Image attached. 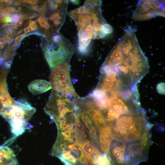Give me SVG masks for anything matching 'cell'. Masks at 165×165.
Masks as SVG:
<instances>
[{"instance_id": "6da1fadb", "label": "cell", "mask_w": 165, "mask_h": 165, "mask_svg": "<svg viewBox=\"0 0 165 165\" xmlns=\"http://www.w3.org/2000/svg\"><path fill=\"white\" fill-rule=\"evenodd\" d=\"M114 72L123 85L132 88L149 72L148 60L130 27L116 43L103 64Z\"/></svg>"}, {"instance_id": "7a4b0ae2", "label": "cell", "mask_w": 165, "mask_h": 165, "mask_svg": "<svg viewBox=\"0 0 165 165\" xmlns=\"http://www.w3.org/2000/svg\"><path fill=\"white\" fill-rule=\"evenodd\" d=\"M101 3V0H86L82 6L68 13L76 25L78 37L91 41L103 38L112 32V27L102 15Z\"/></svg>"}, {"instance_id": "3957f363", "label": "cell", "mask_w": 165, "mask_h": 165, "mask_svg": "<svg viewBox=\"0 0 165 165\" xmlns=\"http://www.w3.org/2000/svg\"><path fill=\"white\" fill-rule=\"evenodd\" d=\"M109 126L114 138L123 143L140 141L148 130L145 114L139 107L121 115Z\"/></svg>"}, {"instance_id": "277c9868", "label": "cell", "mask_w": 165, "mask_h": 165, "mask_svg": "<svg viewBox=\"0 0 165 165\" xmlns=\"http://www.w3.org/2000/svg\"><path fill=\"white\" fill-rule=\"evenodd\" d=\"M35 109L23 100L15 101L11 105L4 108L0 114L10 124L11 132L17 137L28 129V121L35 112Z\"/></svg>"}, {"instance_id": "5b68a950", "label": "cell", "mask_w": 165, "mask_h": 165, "mask_svg": "<svg viewBox=\"0 0 165 165\" xmlns=\"http://www.w3.org/2000/svg\"><path fill=\"white\" fill-rule=\"evenodd\" d=\"M46 60L52 71L59 64L69 63L75 52L73 44L61 33L46 43L43 48Z\"/></svg>"}, {"instance_id": "8992f818", "label": "cell", "mask_w": 165, "mask_h": 165, "mask_svg": "<svg viewBox=\"0 0 165 165\" xmlns=\"http://www.w3.org/2000/svg\"><path fill=\"white\" fill-rule=\"evenodd\" d=\"M78 106L68 98L53 90L44 109L55 122L64 120L74 115Z\"/></svg>"}, {"instance_id": "52a82bcc", "label": "cell", "mask_w": 165, "mask_h": 165, "mask_svg": "<svg viewBox=\"0 0 165 165\" xmlns=\"http://www.w3.org/2000/svg\"><path fill=\"white\" fill-rule=\"evenodd\" d=\"M69 63L59 64L52 71L49 76L53 90L67 97H79L73 88L71 80Z\"/></svg>"}, {"instance_id": "ba28073f", "label": "cell", "mask_w": 165, "mask_h": 165, "mask_svg": "<svg viewBox=\"0 0 165 165\" xmlns=\"http://www.w3.org/2000/svg\"><path fill=\"white\" fill-rule=\"evenodd\" d=\"M51 154L65 165H81L85 159L82 148L76 142L54 143Z\"/></svg>"}, {"instance_id": "9c48e42d", "label": "cell", "mask_w": 165, "mask_h": 165, "mask_svg": "<svg viewBox=\"0 0 165 165\" xmlns=\"http://www.w3.org/2000/svg\"><path fill=\"white\" fill-rule=\"evenodd\" d=\"M164 16L163 1L140 0L133 13L132 18L136 20H145L157 16Z\"/></svg>"}, {"instance_id": "30bf717a", "label": "cell", "mask_w": 165, "mask_h": 165, "mask_svg": "<svg viewBox=\"0 0 165 165\" xmlns=\"http://www.w3.org/2000/svg\"><path fill=\"white\" fill-rule=\"evenodd\" d=\"M100 72L99 81L96 88L108 94L119 92L127 88L116 73L109 68L102 65Z\"/></svg>"}, {"instance_id": "8fae6325", "label": "cell", "mask_w": 165, "mask_h": 165, "mask_svg": "<svg viewBox=\"0 0 165 165\" xmlns=\"http://www.w3.org/2000/svg\"><path fill=\"white\" fill-rule=\"evenodd\" d=\"M78 117L88 134L92 143L98 144L97 128L92 118L86 112H81L77 114Z\"/></svg>"}, {"instance_id": "7c38bea8", "label": "cell", "mask_w": 165, "mask_h": 165, "mask_svg": "<svg viewBox=\"0 0 165 165\" xmlns=\"http://www.w3.org/2000/svg\"><path fill=\"white\" fill-rule=\"evenodd\" d=\"M99 138L101 149L105 154H108L111 143L114 138L109 125H107L100 129Z\"/></svg>"}, {"instance_id": "4fadbf2b", "label": "cell", "mask_w": 165, "mask_h": 165, "mask_svg": "<svg viewBox=\"0 0 165 165\" xmlns=\"http://www.w3.org/2000/svg\"><path fill=\"white\" fill-rule=\"evenodd\" d=\"M52 89L50 82L43 79L34 80L28 86V90L34 95L44 93Z\"/></svg>"}, {"instance_id": "5bb4252c", "label": "cell", "mask_w": 165, "mask_h": 165, "mask_svg": "<svg viewBox=\"0 0 165 165\" xmlns=\"http://www.w3.org/2000/svg\"><path fill=\"white\" fill-rule=\"evenodd\" d=\"M93 120L96 128L100 129L107 125V121L102 113L96 108L86 112Z\"/></svg>"}, {"instance_id": "9a60e30c", "label": "cell", "mask_w": 165, "mask_h": 165, "mask_svg": "<svg viewBox=\"0 0 165 165\" xmlns=\"http://www.w3.org/2000/svg\"><path fill=\"white\" fill-rule=\"evenodd\" d=\"M16 159V156L11 149L7 146L0 147V165L7 164Z\"/></svg>"}, {"instance_id": "2e32d148", "label": "cell", "mask_w": 165, "mask_h": 165, "mask_svg": "<svg viewBox=\"0 0 165 165\" xmlns=\"http://www.w3.org/2000/svg\"><path fill=\"white\" fill-rule=\"evenodd\" d=\"M11 19L12 21L16 23L20 19V15H18L17 14H14L11 15Z\"/></svg>"}, {"instance_id": "e0dca14e", "label": "cell", "mask_w": 165, "mask_h": 165, "mask_svg": "<svg viewBox=\"0 0 165 165\" xmlns=\"http://www.w3.org/2000/svg\"><path fill=\"white\" fill-rule=\"evenodd\" d=\"M29 26L31 27L32 31L35 30L38 27L36 23L34 21H31L29 23Z\"/></svg>"}, {"instance_id": "ac0fdd59", "label": "cell", "mask_w": 165, "mask_h": 165, "mask_svg": "<svg viewBox=\"0 0 165 165\" xmlns=\"http://www.w3.org/2000/svg\"><path fill=\"white\" fill-rule=\"evenodd\" d=\"M4 165H18V163L16 159L13 162Z\"/></svg>"}, {"instance_id": "d6986e66", "label": "cell", "mask_w": 165, "mask_h": 165, "mask_svg": "<svg viewBox=\"0 0 165 165\" xmlns=\"http://www.w3.org/2000/svg\"><path fill=\"white\" fill-rule=\"evenodd\" d=\"M24 31L26 33H28L32 31V29L31 27L29 26H28L26 28H25L24 29Z\"/></svg>"}, {"instance_id": "ffe728a7", "label": "cell", "mask_w": 165, "mask_h": 165, "mask_svg": "<svg viewBox=\"0 0 165 165\" xmlns=\"http://www.w3.org/2000/svg\"><path fill=\"white\" fill-rule=\"evenodd\" d=\"M23 20H20L16 23V27H20L21 26L23 23Z\"/></svg>"}, {"instance_id": "44dd1931", "label": "cell", "mask_w": 165, "mask_h": 165, "mask_svg": "<svg viewBox=\"0 0 165 165\" xmlns=\"http://www.w3.org/2000/svg\"><path fill=\"white\" fill-rule=\"evenodd\" d=\"M71 1L73 3L75 4L78 5L79 3V1L77 0H71Z\"/></svg>"}]
</instances>
